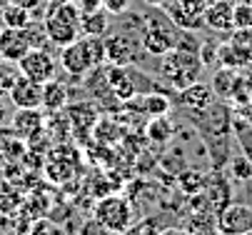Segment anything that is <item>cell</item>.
Instances as JSON below:
<instances>
[{"mask_svg":"<svg viewBox=\"0 0 252 235\" xmlns=\"http://www.w3.org/2000/svg\"><path fill=\"white\" fill-rule=\"evenodd\" d=\"M80 8L70 0H60V3L50 5L45 10V20L43 28L48 33V40L55 48H65L70 43H75L83 35V28H80Z\"/></svg>","mask_w":252,"mask_h":235,"instance_id":"cell-1","label":"cell"},{"mask_svg":"<svg viewBox=\"0 0 252 235\" xmlns=\"http://www.w3.org/2000/svg\"><path fill=\"white\" fill-rule=\"evenodd\" d=\"M200 70L202 63L200 55L192 50H183V48H172L162 55V78H167V83L177 90H183L188 85H192L195 80H200Z\"/></svg>","mask_w":252,"mask_h":235,"instance_id":"cell-2","label":"cell"},{"mask_svg":"<svg viewBox=\"0 0 252 235\" xmlns=\"http://www.w3.org/2000/svg\"><path fill=\"white\" fill-rule=\"evenodd\" d=\"M167 20L180 30H202L205 28V8L207 0H165L162 3Z\"/></svg>","mask_w":252,"mask_h":235,"instance_id":"cell-3","label":"cell"},{"mask_svg":"<svg viewBox=\"0 0 252 235\" xmlns=\"http://www.w3.org/2000/svg\"><path fill=\"white\" fill-rule=\"evenodd\" d=\"M93 218L97 220V223H102L110 233H123V230H127V225H130V220H132V208H130V203L125 198H120V195H107V198H102L100 203L95 205V213H93Z\"/></svg>","mask_w":252,"mask_h":235,"instance_id":"cell-4","label":"cell"},{"mask_svg":"<svg viewBox=\"0 0 252 235\" xmlns=\"http://www.w3.org/2000/svg\"><path fill=\"white\" fill-rule=\"evenodd\" d=\"M177 43V35L172 25L158 20V18H148L142 25V35H140V45L150 55H165L167 50H172Z\"/></svg>","mask_w":252,"mask_h":235,"instance_id":"cell-5","label":"cell"},{"mask_svg":"<svg viewBox=\"0 0 252 235\" xmlns=\"http://www.w3.org/2000/svg\"><path fill=\"white\" fill-rule=\"evenodd\" d=\"M18 70H20V75H25V78H30V80L45 83V80L55 78V73H58V60L48 53V48H30V50L18 60Z\"/></svg>","mask_w":252,"mask_h":235,"instance_id":"cell-6","label":"cell"},{"mask_svg":"<svg viewBox=\"0 0 252 235\" xmlns=\"http://www.w3.org/2000/svg\"><path fill=\"white\" fill-rule=\"evenodd\" d=\"M252 230V208L242 203H227L218 210V233L222 235H245Z\"/></svg>","mask_w":252,"mask_h":235,"instance_id":"cell-7","label":"cell"},{"mask_svg":"<svg viewBox=\"0 0 252 235\" xmlns=\"http://www.w3.org/2000/svg\"><path fill=\"white\" fill-rule=\"evenodd\" d=\"M60 65H63V70H67L75 78L90 73L93 70V58H90V50H88V40L78 38L75 43L60 48Z\"/></svg>","mask_w":252,"mask_h":235,"instance_id":"cell-8","label":"cell"},{"mask_svg":"<svg viewBox=\"0 0 252 235\" xmlns=\"http://www.w3.org/2000/svg\"><path fill=\"white\" fill-rule=\"evenodd\" d=\"M140 43H135L132 38L127 35H110V38H105V58L110 60L113 65H130L137 60V53H140Z\"/></svg>","mask_w":252,"mask_h":235,"instance_id":"cell-9","label":"cell"},{"mask_svg":"<svg viewBox=\"0 0 252 235\" xmlns=\"http://www.w3.org/2000/svg\"><path fill=\"white\" fill-rule=\"evenodd\" d=\"M8 98L15 108H40L43 105V83L20 75L15 80V85L10 88Z\"/></svg>","mask_w":252,"mask_h":235,"instance_id":"cell-10","label":"cell"},{"mask_svg":"<svg viewBox=\"0 0 252 235\" xmlns=\"http://www.w3.org/2000/svg\"><path fill=\"white\" fill-rule=\"evenodd\" d=\"M10 125L13 133H18L20 138H35L45 128V115L40 108H15Z\"/></svg>","mask_w":252,"mask_h":235,"instance_id":"cell-11","label":"cell"},{"mask_svg":"<svg viewBox=\"0 0 252 235\" xmlns=\"http://www.w3.org/2000/svg\"><path fill=\"white\" fill-rule=\"evenodd\" d=\"M202 193H205L207 203H210V208H212L215 213L222 210L227 203H232V188H230L227 178L220 175V173H210V175H205Z\"/></svg>","mask_w":252,"mask_h":235,"instance_id":"cell-12","label":"cell"},{"mask_svg":"<svg viewBox=\"0 0 252 235\" xmlns=\"http://www.w3.org/2000/svg\"><path fill=\"white\" fill-rule=\"evenodd\" d=\"M28 50H30V43L25 38V30L3 28V33H0V55H3V60L18 63Z\"/></svg>","mask_w":252,"mask_h":235,"instance_id":"cell-13","label":"cell"},{"mask_svg":"<svg viewBox=\"0 0 252 235\" xmlns=\"http://www.w3.org/2000/svg\"><path fill=\"white\" fill-rule=\"evenodd\" d=\"M212 100H215L212 85L200 83V80H195L192 85H188V88L180 90V103H183L185 108H190V110H195V113L207 110V108L212 105Z\"/></svg>","mask_w":252,"mask_h":235,"instance_id":"cell-14","label":"cell"},{"mask_svg":"<svg viewBox=\"0 0 252 235\" xmlns=\"http://www.w3.org/2000/svg\"><path fill=\"white\" fill-rule=\"evenodd\" d=\"M205 28L215 33H232V5L225 0H212L205 8Z\"/></svg>","mask_w":252,"mask_h":235,"instance_id":"cell-15","label":"cell"},{"mask_svg":"<svg viewBox=\"0 0 252 235\" xmlns=\"http://www.w3.org/2000/svg\"><path fill=\"white\" fill-rule=\"evenodd\" d=\"M188 235H218V213L215 210H190L185 220Z\"/></svg>","mask_w":252,"mask_h":235,"instance_id":"cell-16","label":"cell"},{"mask_svg":"<svg viewBox=\"0 0 252 235\" xmlns=\"http://www.w3.org/2000/svg\"><path fill=\"white\" fill-rule=\"evenodd\" d=\"M67 105V88L58 80V78H50L43 83V105L48 113H58Z\"/></svg>","mask_w":252,"mask_h":235,"instance_id":"cell-17","label":"cell"},{"mask_svg":"<svg viewBox=\"0 0 252 235\" xmlns=\"http://www.w3.org/2000/svg\"><path fill=\"white\" fill-rule=\"evenodd\" d=\"M107 85H110V90L118 98H123V100H127V98L135 95V85L130 80V73L123 68V65H115V68L107 73Z\"/></svg>","mask_w":252,"mask_h":235,"instance_id":"cell-18","label":"cell"},{"mask_svg":"<svg viewBox=\"0 0 252 235\" xmlns=\"http://www.w3.org/2000/svg\"><path fill=\"white\" fill-rule=\"evenodd\" d=\"M218 58H220V63L225 65V68H240V65L250 63L252 50H247V48H242L237 43H230V45H220L218 48Z\"/></svg>","mask_w":252,"mask_h":235,"instance_id":"cell-19","label":"cell"},{"mask_svg":"<svg viewBox=\"0 0 252 235\" xmlns=\"http://www.w3.org/2000/svg\"><path fill=\"white\" fill-rule=\"evenodd\" d=\"M107 15L110 13H102V8L93 10V13H83L80 18V28H83V35H100L102 38V33H107Z\"/></svg>","mask_w":252,"mask_h":235,"instance_id":"cell-20","label":"cell"},{"mask_svg":"<svg viewBox=\"0 0 252 235\" xmlns=\"http://www.w3.org/2000/svg\"><path fill=\"white\" fill-rule=\"evenodd\" d=\"M0 18H3V25H5V28H18V30H23V28L32 20V13L25 10L23 5L8 3V5L0 8Z\"/></svg>","mask_w":252,"mask_h":235,"instance_id":"cell-21","label":"cell"},{"mask_svg":"<svg viewBox=\"0 0 252 235\" xmlns=\"http://www.w3.org/2000/svg\"><path fill=\"white\" fill-rule=\"evenodd\" d=\"M140 105H142V110H145L150 118H160V115H167V113H170V100H167L165 95H160V93L145 95Z\"/></svg>","mask_w":252,"mask_h":235,"instance_id":"cell-22","label":"cell"},{"mask_svg":"<svg viewBox=\"0 0 252 235\" xmlns=\"http://www.w3.org/2000/svg\"><path fill=\"white\" fill-rule=\"evenodd\" d=\"M20 78V70H18V63H10V60H0V95H8L10 88L15 85V80Z\"/></svg>","mask_w":252,"mask_h":235,"instance_id":"cell-23","label":"cell"},{"mask_svg":"<svg viewBox=\"0 0 252 235\" xmlns=\"http://www.w3.org/2000/svg\"><path fill=\"white\" fill-rule=\"evenodd\" d=\"M235 85H237V75L232 73V68H222L218 75H215L212 90L220 93V95H225V98H230L232 90H235Z\"/></svg>","mask_w":252,"mask_h":235,"instance_id":"cell-24","label":"cell"},{"mask_svg":"<svg viewBox=\"0 0 252 235\" xmlns=\"http://www.w3.org/2000/svg\"><path fill=\"white\" fill-rule=\"evenodd\" d=\"M230 175L240 183H247L252 180V160L247 155H235L230 160Z\"/></svg>","mask_w":252,"mask_h":235,"instance_id":"cell-25","label":"cell"},{"mask_svg":"<svg viewBox=\"0 0 252 235\" xmlns=\"http://www.w3.org/2000/svg\"><path fill=\"white\" fill-rule=\"evenodd\" d=\"M23 30H25V38H28L30 48H48V45H50L48 33H45L43 23H32V20H30Z\"/></svg>","mask_w":252,"mask_h":235,"instance_id":"cell-26","label":"cell"},{"mask_svg":"<svg viewBox=\"0 0 252 235\" xmlns=\"http://www.w3.org/2000/svg\"><path fill=\"white\" fill-rule=\"evenodd\" d=\"M205 185V175L200 170H185L180 173V188H183V193L192 195V193H200Z\"/></svg>","mask_w":252,"mask_h":235,"instance_id":"cell-27","label":"cell"},{"mask_svg":"<svg viewBox=\"0 0 252 235\" xmlns=\"http://www.w3.org/2000/svg\"><path fill=\"white\" fill-rule=\"evenodd\" d=\"M232 28H235V30L252 28V5H250V3L232 5Z\"/></svg>","mask_w":252,"mask_h":235,"instance_id":"cell-28","label":"cell"},{"mask_svg":"<svg viewBox=\"0 0 252 235\" xmlns=\"http://www.w3.org/2000/svg\"><path fill=\"white\" fill-rule=\"evenodd\" d=\"M170 135H172V125H170V120H167L165 115L153 118V123H150V138L158 140V143H162V140H167Z\"/></svg>","mask_w":252,"mask_h":235,"instance_id":"cell-29","label":"cell"},{"mask_svg":"<svg viewBox=\"0 0 252 235\" xmlns=\"http://www.w3.org/2000/svg\"><path fill=\"white\" fill-rule=\"evenodd\" d=\"M160 228H158V220L148 218V220H140L135 225H127V230H123L120 235H158Z\"/></svg>","mask_w":252,"mask_h":235,"instance_id":"cell-30","label":"cell"},{"mask_svg":"<svg viewBox=\"0 0 252 235\" xmlns=\"http://www.w3.org/2000/svg\"><path fill=\"white\" fill-rule=\"evenodd\" d=\"M102 10H107L110 15H123L130 5V0H100Z\"/></svg>","mask_w":252,"mask_h":235,"instance_id":"cell-31","label":"cell"},{"mask_svg":"<svg viewBox=\"0 0 252 235\" xmlns=\"http://www.w3.org/2000/svg\"><path fill=\"white\" fill-rule=\"evenodd\" d=\"M218 48H220V45H215V43H202L200 50H197L200 63H202V65H210L215 58H218Z\"/></svg>","mask_w":252,"mask_h":235,"instance_id":"cell-32","label":"cell"},{"mask_svg":"<svg viewBox=\"0 0 252 235\" xmlns=\"http://www.w3.org/2000/svg\"><path fill=\"white\" fill-rule=\"evenodd\" d=\"M80 235H115V233H110V230H107L102 223H97V220L93 218V220L83 228V233H80Z\"/></svg>","mask_w":252,"mask_h":235,"instance_id":"cell-33","label":"cell"},{"mask_svg":"<svg viewBox=\"0 0 252 235\" xmlns=\"http://www.w3.org/2000/svg\"><path fill=\"white\" fill-rule=\"evenodd\" d=\"M10 3L23 5V8H25V10H30V13H35L38 8H45V0H10Z\"/></svg>","mask_w":252,"mask_h":235,"instance_id":"cell-34","label":"cell"},{"mask_svg":"<svg viewBox=\"0 0 252 235\" xmlns=\"http://www.w3.org/2000/svg\"><path fill=\"white\" fill-rule=\"evenodd\" d=\"M8 120H10V110H8V105H5L3 95H0V128H3Z\"/></svg>","mask_w":252,"mask_h":235,"instance_id":"cell-35","label":"cell"},{"mask_svg":"<svg viewBox=\"0 0 252 235\" xmlns=\"http://www.w3.org/2000/svg\"><path fill=\"white\" fill-rule=\"evenodd\" d=\"M158 235H188L185 228H167V230H160Z\"/></svg>","mask_w":252,"mask_h":235,"instance_id":"cell-36","label":"cell"},{"mask_svg":"<svg viewBox=\"0 0 252 235\" xmlns=\"http://www.w3.org/2000/svg\"><path fill=\"white\" fill-rule=\"evenodd\" d=\"M8 225H10V220H8V215H5L3 210H0V233H3V230H5Z\"/></svg>","mask_w":252,"mask_h":235,"instance_id":"cell-37","label":"cell"},{"mask_svg":"<svg viewBox=\"0 0 252 235\" xmlns=\"http://www.w3.org/2000/svg\"><path fill=\"white\" fill-rule=\"evenodd\" d=\"M145 3H148L150 8H162V3H165V0H145Z\"/></svg>","mask_w":252,"mask_h":235,"instance_id":"cell-38","label":"cell"},{"mask_svg":"<svg viewBox=\"0 0 252 235\" xmlns=\"http://www.w3.org/2000/svg\"><path fill=\"white\" fill-rule=\"evenodd\" d=\"M225 3H230V5H240V3H250V0H225Z\"/></svg>","mask_w":252,"mask_h":235,"instance_id":"cell-39","label":"cell"},{"mask_svg":"<svg viewBox=\"0 0 252 235\" xmlns=\"http://www.w3.org/2000/svg\"><path fill=\"white\" fill-rule=\"evenodd\" d=\"M50 235H65V233H63V230H58V228H53V233H50Z\"/></svg>","mask_w":252,"mask_h":235,"instance_id":"cell-40","label":"cell"},{"mask_svg":"<svg viewBox=\"0 0 252 235\" xmlns=\"http://www.w3.org/2000/svg\"><path fill=\"white\" fill-rule=\"evenodd\" d=\"M10 3V0H0V8H3V5H8Z\"/></svg>","mask_w":252,"mask_h":235,"instance_id":"cell-41","label":"cell"},{"mask_svg":"<svg viewBox=\"0 0 252 235\" xmlns=\"http://www.w3.org/2000/svg\"><path fill=\"white\" fill-rule=\"evenodd\" d=\"M3 28H5V25H3V18H0V33H3Z\"/></svg>","mask_w":252,"mask_h":235,"instance_id":"cell-42","label":"cell"},{"mask_svg":"<svg viewBox=\"0 0 252 235\" xmlns=\"http://www.w3.org/2000/svg\"><path fill=\"white\" fill-rule=\"evenodd\" d=\"M250 123H252V113H250Z\"/></svg>","mask_w":252,"mask_h":235,"instance_id":"cell-43","label":"cell"},{"mask_svg":"<svg viewBox=\"0 0 252 235\" xmlns=\"http://www.w3.org/2000/svg\"><path fill=\"white\" fill-rule=\"evenodd\" d=\"M0 60H3V55H0Z\"/></svg>","mask_w":252,"mask_h":235,"instance_id":"cell-44","label":"cell"},{"mask_svg":"<svg viewBox=\"0 0 252 235\" xmlns=\"http://www.w3.org/2000/svg\"><path fill=\"white\" fill-rule=\"evenodd\" d=\"M250 5H252V0H250Z\"/></svg>","mask_w":252,"mask_h":235,"instance_id":"cell-45","label":"cell"},{"mask_svg":"<svg viewBox=\"0 0 252 235\" xmlns=\"http://www.w3.org/2000/svg\"><path fill=\"white\" fill-rule=\"evenodd\" d=\"M218 235H222V233H218Z\"/></svg>","mask_w":252,"mask_h":235,"instance_id":"cell-46","label":"cell"}]
</instances>
